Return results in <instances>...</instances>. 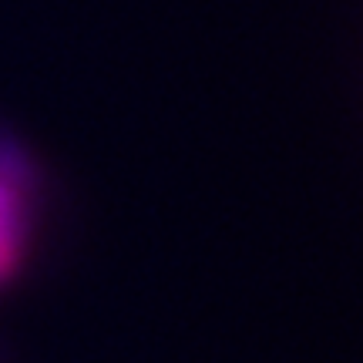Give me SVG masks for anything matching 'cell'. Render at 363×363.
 <instances>
[{
  "mask_svg": "<svg viewBox=\"0 0 363 363\" xmlns=\"http://www.w3.org/2000/svg\"><path fill=\"white\" fill-rule=\"evenodd\" d=\"M44 182L34 158L11 135H0V286L11 283L38 239Z\"/></svg>",
  "mask_w": 363,
  "mask_h": 363,
  "instance_id": "1",
  "label": "cell"
}]
</instances>
